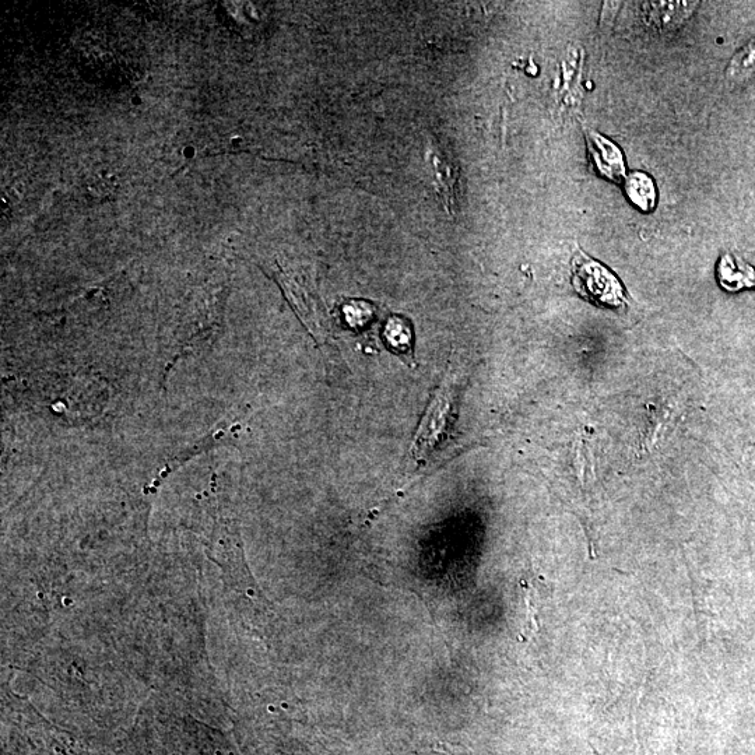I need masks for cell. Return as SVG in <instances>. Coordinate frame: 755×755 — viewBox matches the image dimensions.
Masks as SVG:
<instances>
[{
  "label": "cell",
  "instance_id": "1",
  "mask_svg": "<svg viewBox=\"0 0 755 755\" xmlns=\"http://www.w3.org/2000/svg\"><path fill=\"white\" fill-rule=\"evenodd\" d=\"M455 377L448 375L441 388L435 392L434 399L431 400L423 420H421L419 431L414 438L412 455L421 462L426 460L431 452L437 449L438 445L444 440L449 427H451L453 417H455L456 392L453 388Z\"/></svg>",
  "mask_w": 755,
  "mask_h": 755
},
{
  "label": "cell",
  "instance_id": "2",
  "mask_svg": "<svg viewBox=\"0 0 755 755\" xmlns=\"http://www.w3.org/2000/svg\"><path fill=\"white\" fill-rule=\"evenodd\" d=\"M575 289L582 297L598 305L624 307L627 304L620 280L599 262L592 261L584 254H578L572 261Z\"/></svg>",
  "mask_w": 755,
  "mask_h": 755
},
{
  "label": "cell",
  "instance_id": "3",
  "mask_svg": "<svg viewBox=\"0 0 755 755\" xmlns=\"http://www.w3.org/2000/svg\"><path fill=\"white\" fill-rule=\"evenodd\" d=\"M586 143L600 175L610 181H620L625 177L624 157L617 145L596 132L586 133Z\"/></svg>",
  "mask_w": 755,
  "mask_h": 755
},
{
  "label": "cell",
  "instance_id": "4",
  "mask_svg": "<svg viewBox=\"0 0 755 755\" xmlns=\"http://www.w3.org/2000/svg\"><path fill=\"white\" fill-rule=\"evenodd\" d=\"M695 5L697 3H648V5H645V10L653 24L666 30V28L677 27L683 24L684 20H687L688 16L693 13Z\"/></svg>",
  "mask_w": 755,
  "mask_h": 755
},
{
  "label": "cell",
  "instance_id": "5",
  "mask_svg": "<svg viewBox=\"0 0 755 755\" xmlns=\"http://www.w3.org/2000/svg\"><path fill=\"white\" fill-rule=\"evenodd\" d=\"M624 191L627 198L641 212L651 213L656 206V188L655 182L644 174V172H634L625 179Z\"/></svg>",
  "mask_w": 755,
  "mask_h": 755
},
{
  "label": "cell",
  "instance_id": "6",
  "mask_svg": "<svg viewBox=\"0 0 755 755\" xmlns=\"http://www.w3.org/2000/svg\"><path fill=\"white\" fill-rule=\"evenodd\" d=\"M755 76V37L740 48L726 68V79L732 84L749 82Z\"/></svg>",
  "mask_w": 755,
  "mask_h": 755
},
{
  "label": "cell",
  "instance_id": "7",
  "mask_svg": "<svg viewBox=\"0 0 755 755\" xmlns=\"http://www.w3.org/2000/svg\"><path fill=\"white\" fill-rule=\"evenodd\" d=\"M433 167L435 175H437L438 184L442 189V195H445L448 206L452 205L453 199V184H455V177H453V168L448 164V161L442 160V157L434 156Z\"/></svg>",
  "mask_w": 755,
  "mask_h": 755
},
{
  "label": "cell",
  "instance_id": "8",
  "mask_svg": "<svg viewBox=\"0 0 755 755\" xmlns=\"http://www.w3.org/2000/svg\"><path fill=\"white\" fill-rule=\"evenodd\" d=\"M87 189H89L91 195L97 196V198H105L115 189L114 178L108 172H101L87 182Z\"/></svg>",
  "mask_w": 755,
  "mask_h": 755
},
{
  "label": "cell",
  "instance_id": "9",
  "mask_svg": "<svg viewBox=\"0 0 755 755\" xmlns=\"http://www.w3.org/2000/svg\"><path fill=\"white\" fill-rule=\"evenodd\" d=\"M522 585L523 589H525L526 606H528V621H526L525 631H523V637H525L523 639H528L537 631L536 604L535 595L532 593L533 591H530L525 582H523Z\"/></svg>",
  "mask_w": 755,
  "mask_h": 755
},
{
  "label": "cell",
  "instance_id": "10",
  "mask_svg": "<svg viewBox=\"0 0 755 755\" xmlns=\"http://www.w3.org/2000/svg\"><path fill=\"white\" fill-rule=\"evenodd\" d=\"M413 755H467L463 751L456 750L455 747L441 746L440 749L430 751V753H420Z\"/></svg>",
  "mask_w": 755,
  "mask_h": 755
}]
</instances>
